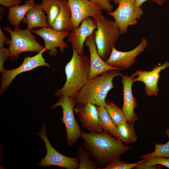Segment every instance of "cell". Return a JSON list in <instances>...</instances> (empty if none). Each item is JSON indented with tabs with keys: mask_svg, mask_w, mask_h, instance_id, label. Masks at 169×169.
Instances as JSON below:
<instances>
[{
	"mask_svg": "<svg viewBox=\"0 0 169 169\" xmlns=\"http://www.w3.org/2000/svg\"><path fill=\"white\" fill-rule=\"evenodd\" d=\"M148 0H135L136 5V6L141 7L145 2ZM152 1L156 3L159 5L163 4L166 0H152Z\"/></svg>",
	"mask_w": 169,
	"mask_h": 169,
	"instance_id": "cell-34",
	"label": "cell"
},
{
	"mask_svg": "<svg viewBox=\"0 0 169 169\" xmlns=\"http://www.w3.org/2000/svg\"><path fill=\"white\" fill-rule=\"evenodd\" d=\"M47 49L44 48L36 55L24 57L22 63L19 67L11 69H4L1 73L0 95L4 92L18 75L23 72L32 70L39 66H45L51 68L49 63L43 56Z\"/></svg>",
	"mask_w": 169,
	"mask_h": 169,
	"instance_id": "cell-9",
	"label": "cell"
},
{
	"mask_svg": "<svg viewBox=\"0 0 169 169\" xmlns=\"http://www.w3.org/2000/svg\"><path fill=\"white\" fill-rule=\"evenodd\" d=\"M44 141L46 150L45 156L38 164L39 167L48 166H57L67 169H78L79 160L76 157H70L65 156L58 152L52 146L48 137L46 125L42 121L40 130L36 133Z\"/></svg>",
	"mask_w": 169,
	"mask_h": 169,
	"instance_id": "cell-8",
	"label": "cell"
},
{
	"mask_svg": "<svg viewBox=\"0 0 169 169\" xmlns=\"http://www.w3.org/2000/svg\"><path fill=\"white\" fill-rule=\"evenodd\" d=\"M60 0H41L40 5L46 13L49 27L52 25L58 16L60 10Z\"/></svg>",
	"mask_w": 169,
	"mask_h": 169,
	"instance_id": "cell-23",
	"label": "cell"
},
{
	"mask_svg": "<svg viewBox=\"0 0 169 169\" xmlns=\"http://www.w3.org/2000/svg\"><path fill=\"white\" fill-rule=\"evenodd\" d=\"M157 165H150L147 162L146 159H142L140 162L134 167L136 169H158Z\"/></svg>",
	"mask_w": 169,
	"mask_h": 169,
	"instance_id": "cell-32",
	"label": "cell"
},
{
	"mask_svg": "<svg viewBox=\"0 0 169 169\" xmlns=\"http://www.w3.org/2000/svg\"><path fill=\"white\" fill-rule=\"evenodd\" d=\"M59 5V13L53 23L51 28L58 31L69 32L74 28L69 5L67 0H60Z\"/></svg>",
	"mask_w": 169,
	"mask_h": 169,
	"instance_id": "cell-19",
	"label": "cell"
},
{
	"mask_svg": "<svg viewBox=\"0 0 169 169\" xmlns=\"http://www.w3.org/2000/svg\"><path fill=\"white\" fill-rule=\"evenodd\" d=\"M99 123L103 130L119 139L117 126L113 122L105 107L97 106ZM120 140V139H119Z\"/></svg>",
	"mask_w": 169,
	"mask_h": 169,
	"instance_id": "cell-21",
	"label": "cell"
},
{
	"mask_svg": "<svg viewBox=\"0 0 169 169\" xmlns=\"http://www.w3.org/2000/svg\"><path fill=\"white\" fill-rule=\"evenodd\" d=\"M69 5L74 28L79 26L88 17L93 18L102 14L101 8L90 0H67Z\"/></svg>",
	"mask_w": 169,
	"mask_h": 169,
	"instance_id": "cell-13",
	"label": "cell"
},
{
	"mask_svg": "<svg viewBox=\"0 0 169 169\" xmlns=\"http://www.w3.org/2000/svg\"><path fill=\"white\" fill-rule=\"evenodd\" d=\"M85 42V45L89 48L90 54V70L88 80L109 70H119L109 66L100 57L95 44L94 33L87 38Z\"/></svg>",
	"mask_w": 169,
	"mask_h": 169,
	"instance_id": "cell-17",
	"label": "cell"
},
{
	"mask_svg": "<svg viewBox=\"0 0 169 169\" xmlns=\"http://www.w3.org/2000/svg\"><path fill=\"white\" fill-rule=\"evenodd\" d=\"M169 157V140L165 144L156 143L154 151L150 153L143 154L141 157L142 159L154 157Z\"/></svg>",
	"mask_w": 169,
	"mask_h": 169,
	"instance_id": "cell-26",
	"label": "cell"
},
{
	"mask_svg": "<svg viewBox=\"0 0 169 169\" xmlns=\"http://www.w3.org/2000/svg\"><path fill=\"white\" fill-rule=\"evenodd\" d=\"M169 66V62H166L162 64H159L150 71L137 69L130 77L133 78L134 82L140 81L145 84V94L151 96H156L160 91L158 87V81L160 73Z\"/></svg>",
	"mask_w": 169,
	"mask_h": 169,
	"instance_id": "cell-12",
	"label": "cell"
},
{
	"mask_svg": "<svg viewBox=\"0 0 169 169\" xmlns=\"http://www.w3.org/2000/svg\"><path fill=\"white\" fill-rule=\"evenodd\" d=\"M40 4L29 9L26 12L22 22L27 25V28L32 30L34 28L49 27L48 18Z\"/></svg>",
	"mask_w": 169,
	"mask_h": 169,
	"instance_id": "cell-18",
	"label": "cell"
},
{
	"mask_svg": "<svg viewBox=\"0 0 169 169\" xmlns=\"http://www.w3.org/2000/svg\"><path fill=\"white\" fill-rule=\"evenodd\" d=\"M4 30L10 35V39L8 44L10 55L9 59L11 61H14L20 54L25 52H39L44 47L36 40V38L32 34L31 31L27 28L25 29L14 28L13 30L8 27H3Z\"/></svg>",
	"mask_w": 169,
	"mask_h": 169,
	"instance_id": "cell-5",
	"label": "cell"
},
{
	"mask_svg": "<svg viewBox=\"0 0 169 169\" xmlns=\"http://www.w3.org/2000/svg\"><path fill=\"white\" fill-rule=\"evenodd\" d=\"M22 2V0H0V4L7 7L9 10Z\"/></svg>",
	"mask_w": 169,
	"mask_h": 169,
	"instance_id": "cell-31",
	"label": "cell"
},
{
	"mask_svg": "<svg viewBox=\"0 0 169 169\" xmlns=\"http://www.w3.org/2000/svg\"><path fill=\"white\" fill-rule=\"evenodd\" d=\"M119 139L126 143L130 144L137 139L134 128V123L126 122L117 126Z\"/></svg>",
	"mask_w": 169,
	"mask_h": 169,
	"instance_id": "cell-22",
	"label": "cell"
},
{
	"mask_svg": "<svg viewBox=\"0 0 169 169\" xmlns=\"http://www.w3.org/2000/svg\"><path fill=\"white\" fill-rule=\"evenodd\" d=\"M121 77L124 100L121 109L126 121L134 123L138 120V118L134 111L135 109L137 107V103L132 92V86L134 83L133 78L127 74H123Z\"/></svg>",
	"mask_w": 169,
	"mask_h": 169,
	"instance_id": "cell-16",
	"label": "cell"
},
{
	"mask_svg": "<svg viewBox=\"0 0 169 169\" xmlns=\"http://www.w3.org/2000/svg\"><path fill=\"white\" fill-rule=\"evenodd\" d=\"M65 67L66 81L63 87L54 93L58 96H67L74 99L87 81L90 70L89 57L79 54L74 49Z\"/></svg>",
	"mask_w": 169,
	"mask_h": 169,
	"instance_id": "cell-3",
	"label": "cell"
},
{
	"mask_svg": "<svg viewBox=\"0 0 169 169\" xmlns=\"http://www.w3.org/2000/svg\"><path fill=\"white\" fill-rule=\"evenodd\" d=\"M165 131L166 134L169 138V128L166 129Z\"/></svg>",
	"mask_w": 169,
	"mask_h": 169,
	"instance_id": "cell-35",
	"label": "cell"
},
{
	"mask_svg": "<svg viewBox=\"0 0 169 169\" xmlns=\"http://www.w3.org/2000/svg\"><path fill=\"white\" fill-rule=\"evenodd\" d=\"M81 125L90 132H100L103 130L100 126L98 119L97 107L88 103L83 106H77L74 108Z\"/></svg>",
	"mask_w": 169,
	"mask_h": 169,
	"instance_id": "cell-15",
	"label": "cell"
},
{
	"mask_svg": "<svg viewBox=\"0 0 169 169\" xmlns=\"http://www.w3.org/2000/svg\"><path fill=\"white\" fill-rule=\"evenodd\" d=\"M140 162L133 163H128L120 160L119 159H115L109 163L104 168H99L98 169H131L135 167Z\"/></svg>",
	"mask_w": 169,
	"mask_h": 169,
	"instance_id": "cell-27",
	"label": "cell"
},
{
	"mask_svg": "<svg viewBox=\"0 0 169 169\" xmlns=\"http://www.w3.org/2000/svg\"><path fill=\"white\" fill-rule=\"evenodd\" d=\"M10 55V51L8 49L4 47L0 48V72L1 73L4 69L3 65L5 60L8 59Z\"/></svg>",
	"mask_w": 169,
	"mask_h": 169,
	"instance_id": "cell-30",
	"label": "cell"
},
{
	"mask_svg": "<svg viewBox=\"0 0 169 169\" xmlns=\"http://www.w3.org/2000/svg\"><path fill=\"white\" fill-rule=\"evenodd\" d=\"M147 44L146 39L143 38L137 46L130 51H119L113 47L109 57L105 62L120 71L128 69L136 62L137 56L145 50Z\"/></svg>",
	"mask_w": 169,
	"mask_h": 169,
	"instance_id": "cell-10",
	"label": "cell"
},
{
	"mask_svg": "<svg viewBox=\"0 0 169 169\" xmlns=\"http://www.w3.org/2000/svg\"><path fill=\"white\" fill-rule=\"evenodd\" d=\"M79 160V169H98V164L95 161L92 160L90 158L91 156L90 152L84 147L80 146L78 149L76 153Z\"/></svg>",
	"mask_w": 169,
	"mask_h": 169,
	"instance_id": "cell-24",
	"label": "cell"
},
{
	"mask_svg": "<svg viewBox=\"0 0 169 169\" xmlns=\"http://www.w3.org/2000/svg\"><path fill=\"white\" fill-rule=\"evenodd\" d=\"M118 6L113 12L108 13L114 19L120 34L127 32L129 26L135 25L140 20L143 12L140 7L136 5L135 0H114Z\"/></svg>",
	"mask_w": 169,
	"mask_h": 169,
	"instance_id": "cell-6",
	"label": "cell"
},
{
	"mask_svg": "<svg viewBox=\"0 0 169 169\" xmlns=\"http://www.w3.org/2000/svg\"><path fill=\"white\" fill-rule=\"evenodd\" d=\"M36 5L34 0H27L23 4L14 6L9 10L7 18L15 28L19 29L27 11Z\"/></svg>",
	"mask_w": 169,
	"mask_h": 169,
	"instance_id": "cell-20",
	"label": "cell"
},
{
	"mask_svg": "<svg viewBox=\"0 0 169 169\" xmlns=\"http://www.w3.org/2000/svg\"><path fill=\"white\" fill-rule=\"evenodd\" d=\"M75 105L74 99L67 96L60 97L59 100L50 108H55L61 106L62 109L63 116L61 121L64 124L66 131L67 143L70 146L74 145L78 138L80 137V126L76 121L74 108Z\"/></svg>",
	"mask_w": 169,
	"mask_h": 169,
	"instance_id": "cell-7",
	"label": "cell"
},
{
	"mask_svg": "<svg viewBox=\"0 0 169 169\" xmlns=\"http://www.w3.org/2000/svg\"><path fill=\"white\" fill-rule=\"evenodd\" d=\"M99 6L102 10L109 13L112 12L114 8L110 4V0H90Z\"/></svg>",
	"mask_w": 169,
	"mask_h": 169,
	"instance_id": "cell-29",
	"label": "cell"
},
{
	"mask_svg": "<svg viewBox=\"0 0 169 169\" xmlns=\"http://www.w3.org/2000/svg\"><path fill=\"white\" fill-rule=\"evenodd\" d=\"M10 39L7 37L4 34L1 27H0V48L4 47L5 44H8V43Z\"/></svg>",
	"mask_w": 169,
	"mask_h": 169,
	"instance_id": "cell-33",
	"label": "cell"
},
{
	"mask_svg": "<svg viewBox=\"0 0 169 169\" xmlns=\"http://www.w3.org/2000/svg\"><path fill=\"white\" fill-rule=\"evenodd\" d=\"M80 137L84 147L100 167L120 159L122 154L132 148L105 131L90 133L81 131Z\"/></svg>",
	"mask_w": 169,
	"mask_h": 169,
	"instance_id": "cell-1",
	"label": "cell"
},
{
	"mask_svg": "<svg viewBox=\"0 0 169 169\" xmlns=\"http://www.w3.org/2000/svg\"><path fill=\"white\" fill-rule=\"evenodd\" d=\"M31 31L43 39L44 47L51 57H54L57 55V48H59L60 52L63 53L64 49L68 46V44L64 42V39L68 36L69 32L58 31L49 27L32 29Z\"/></svg>",
	"mask_w": 169,
	"mask_h": 169,
	"instance_id": "cell-11",
	"label": "cell"
},
{
	"mask_svg": "<svg viewBox=\"0 0 169 169\" xmlns=\"http://www.w3.org/2000/svg\"><path fill=\"white\" fill-rule=\"evenodd\" d=\"M105 107L111 120L116 126L127 122L121 109L115 104L107 101Z\"/></svg>",
	"mask_w": 169,
	"mask_h": 169,
	"instance_id": "cell-25",
	"label": "cell"
},
{
	"mask_svg": "<svg viewBox=\"0 0 169 169\" xmlns=\"http://www.w3.org/2000/svg\"><path fill=\"white\" fill-rule=\"evenodd\" d=\"M93 18L97 24L94 33L97 50L105 61L109 57L113 48L115 47L120 35V31L115 21L109 20L102 14Z\"/></svg>",
	"mask_w": 169,
	"mask_h": 169,
	"instance_id": "cell-4",
	"label": "cell"
},
{
	"mask_svg": "<svg viewBox=\"0 0 169 169\" xmlns=\"http://www.w3.org/2000/svg\"><path fill=\"white\" fill-rule=\"evenodd\" d=\"M123 74L118 70H110L88 80L74 99L75 105L83 106L88 103L105 107V98L114 87L113 80Z\"/></svg>",
	"mask_w": 169,
	"mask_h": 169,
	"instance_id": "cell-2",
	"label": "cell"
},
{
	"mask_svg": "<svg viewBox=\"0 0 169 169\" xmlns=\"http://www.w3.org/2000/svg\"><path fill=\"white\" fill-rule=\"evenodd\" d=\"M150 165H161L169 168V157H154L146 159Z\"/></svg>",
	"mask_w": 169,
	"mask_h": 169,
	"instance_id": "cell-28",
	"label": "cell"
},
{
	"mask_svg": "<svg viewBox=\"0 0 169 169\" xmlns=\"http://www.w3.org/2000/svg\"><path fill=\"white\" fill-rule=\"evenodd\" d=\"M97 28V24L90 17L83 19L80 25L77 28H74L68 35V41L79 54L83 55V45L87 38L94 33Z\"/></svg>",
	"mask_w": 169,
	"mask_h": 169,
	"instance_id": "cell-14",
	"label": "cell"
}]
</instances>
